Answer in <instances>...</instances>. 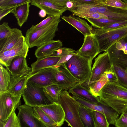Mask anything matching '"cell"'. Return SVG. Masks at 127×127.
I'll return each mask as SVG.
<instances>
[{
  "instance_id": "obj_1",
  "label": "cell",
  "mask_w": 127,
  "mask_h": 127,
  "mask_svg": "<svg viewBox=\"0 0 127 127\" xmlns=\"http://www.w3.org/2000/svg\"><path fill=\"white\" fill-rule=\"evenodd\" d=\"M99 97L101 102L119 114L127 108V88L118 82L107 83L100 90Z\"/></svg>"
},
{
  "instance_id": "obj_2",
  "label": "cell",
  "mask_w": 127,
  "mask_h": 127,
  "mask_svg": "<svg viewBox=\"0 0 127 127\" xmlns=\"http://www.w3.org/2000/svg\"><path fill=\"white\" fill-rule=\"evenodd\" d=\"M61 21L60 16L39 29L33 30L28 29L25 37L29 48L35 46L38 47L53 40Z\"/></svg>"
},
{
  "instance_id": "obj_3",
  "label": "cell",
  "mask_w": 127,
  "mask_h": 127,
  "mask_svg": "<svg viewBox=\"0 0 127 127\" xmlns=\"http://www.w3.org/2000/svg\"><path fill=\"white\" fill-rule=\"evenodd\" d=\"M93 33L98 41L100 53L107 51L115 44L127 37V25L109 29L93 28Z\"/></svg>"
},
{
  "instance_id": "obj_4",
  "label": "cell",
  "mask_w": 127,
  "mask_h": 127,
  "mask_svg": "<svg viewBox=\"0 0 127 127\" xmlns=\"http://www.w3.org/2000/svg\"><path fill=\"white\" fill-rule=\"evenodd\" d=\"M57 103L63 108L65 113V121L69 126L71 127H85L78 111L80 104L68 91L62 90L60 92Z\"/></svg>"
},
{
  "instance_id": "obj_5",
  "label": "cell",
  "mask_w": 127,
  "mask_h": 127,
  "mask_svg": "<svg viewBox=\"0 0 127 127\" xmlns=\"http://www.w3.org/2000/svg\"><path fill=\"white\" fill-rule=\"evenodd\" d=\"M92 61L90 58L83 57L77 53L65 63L67 69L78 83L82 84L89 79Z\"/></svg>"
},
{
  "instance_id": "obj_6",
  "label": "cell",
  "mask_w": 127,
  "mask_h": 127,
  "mask_svg": "<svg viewBox=\"0 0 127 127\" xmlns=\"http://www.w3.org/2000/svg\"><path fill=\"white\" fill-rule=\"evenodd\" d=\"M25 104L33 107L52 103L48 98L44 88L27 81L22 94Z\"/></svg>"
},
{
  "instance_id": "obj_7",
  "label": "cell",
  "mask_w": 127,
  "mask_h": 127,
  "mask_svg": "<svg viewBox=\"0 0 127 127\" xmlns=\"http://www.w3.org/2000/svg\"><path fill=\"white\" fill-rule=\"evenodd\" d=\"M22 95L7 92L0 94V120H7L14 110L21 105Z\"/></svg>"
},
{
  "instance_id": "obj_8",
  "label": "cell",
  "mask_w": 127,
  "mask_h": 127,
  "mask_svg": "<svg viewBox=\"0 0 127 127\" xmlns=\"http://www.w3.org/2000/svg\"><path fill=\"white\" fill-rule=\"evenodd\" d=\"M112 65L108 51H104L103 53L99 55L95 59L90 76L87 82V85L98 80L104 72Z\"/></svg>"
},
{
  "instance_id": "obj_9",
  "label": "cell",
  "mask_w": 127,
  "mask_h": 127,
  "mask_svg": "<svg viewBox=\"0 0 127 127\" xmlns=\"http://www.w3.org/2000/svg\"><path fill=\"white\" fill-rule=\"evenodd\" d=\"M29 48L25 36H22L12 48L0 54V63L6 67L9 66L14 58L19 56L26 58L27 56Z\"/></svg>"
},
{
  "instance_id": "obj_10",
  "label": "cell",
  "mask_w": 127,
  "mask_h": 127,
  "mask_svg": "<svg viewBox=\"0 0 127 127\" xmlns=\"http://www.w3.org/2000/svg\"><path fill=\"white\" fill-rule=\"evenodd\" d=\"M72 97L81 105L93 110L100 112L104 115L109 124L114 125L119 117V114L111 107L100 102L98 103L90 102L77 96Z\"/></svg>"
},
{
  "instance_id": "obj_11",
  "label": "cell",
  "mask_w": 127,
  "mask_h": 127,
  "mask_svg": "<svg viewBox=\"0 0 127 127\" xmlns=\"http://www.w3.org/2000/svg\"><path fill=\"white\" fill-rule=\"evenodd\" d=\"M57 70L55 77V84L61 90L67 91L78 82L67 69L65 63L56 65Z\"/></svg>"
},
{
  "instance_id": "obj_12",
  "label": "cell",
  "mask_w": 127,
  "mask_h": 127,
  "mask_svg": "<svg viewBox=\"0 0 127 127\" xmlns=\"http://www.w3.org/2000/svg\"><path fill=\"white\" fill-rule=\"evenodd\" d=\"M57 70L56 65L42 69L30 75L28 81L43 88L55 84V75Z\"/></svg>"
},
{
  "instance_id": "obj_13",
  "label": "cell",
  "mask_w": 127,
  "mask_h": 127,
  "mask_svg": "<svg viewBox=\"0 0 127 127\" xmlns=\"http://www.w3.org/2000/svg\"><path fill=\"white\" fill-rule=\"evenodd\" d=\"M17 115L21 127H46L34 115L33 107L25 104L17 108Z\"/></svg>"
},
{
  "instance_id": "obj_14",
  "label": "cell",
  "mask_w": 127,
  "mask_h": 127,
  "mask_svg": "<svg viewBox=\"0 0 127 127\" xmlns=\"http://www.w3.org/2000/svg\"><path fill=\"white\" fill-rule=\"evenodd\" d=\"M84 36L83 44L77 52L81 56L90 58L93 60L100 53L98 41L94 33Z\"/></svg>"
},
{
  "instance_id": "obj_15",
  "label": "cell",
  "mask_w": 127,
  "mask_h": 127,
  "mask_svg": "<svg viewBox=\"0 0 127 127\" xmlns=\"http://www.w3.org/2000/svg\"><path fill=\"white\" fill-rule=\"evenodd\" d=\"M31 5L46 11L48 16H60L68 10L66 7L56 4L52 0H31Z\"/></svg>"
},
{
  "instance_id": "obj_16",
  "label": "cell",
  "mask_w": 127,
  "mask_h": 127,
  "mask_svg": "<svg viewBox=\"0 0 127 127\" xmlns=\"http://www.w3.org/2000/svg\"><path fill=\"white\" fill-rule=\"evenodd\" d=\"M38 107L57 124L58 127H60L63 125L65 121V113L60 104L54 102Z\"/></svg>"
},
{
  "instance_id": "obj_17",
  "label": "cell",
  "mask_w": 127,
  "mask_h": 127,
  "mask_svg": "<svg viewBox=\"0 0 127 127\" xmlns=\"http://www.w3.org/2000/svg\"><path fill=\"white\" fill-rule=\"evenodd\" d=\"M26 58L22 56H17L13 59L10 65L6 67L11 76L31 72L32 68L28 66Z\"/></svg>"
},
{
  "instance_id": "obj_18",
  "label": "cell",
  "mask_w": 127,
  "mask_h": 127,
  "mask_svg": "<svg viewBox=\"0 0 127 127\" xmlns=\"http://www.w3.org/2000/svg\"><path fill=\"white\" fill-rule=\"evenodd\" d=\"M62 18L84 36L93 33V26L89 25L85 20L79 17L70 15L63 16Z\"/></svg>"
},
{
  "instance_id": "obj_19",
  "label": "cell",
  "mask_w": 127,
  "mask_h": 127,
  "mask_svg": "<svg viewBox=\"0 0 127 127\" xmlns=\"http://www.w3.org/2000/svg\"><path fill=\"white\" fill-rule=\"evenodd\" d=\"M98 13L103 14L112 19L127 20V9L110 7L104 4L99 7Z\"/></svg>"
},
{
  "instance_id": "obj_20",
  "label": "cell",
  "mask_w": 127,
  "mask_h": 127,
  "mask_svg": "<svg viewBox=\"0 0 127 127\" xmlns=\"http://www.w3.org/2000/svg\"><path fill=\"white\" fill-rule=\"evenodd\" d=\"M31 73L16 76L11 75L8 89L7 92L17 95H22Z\"/></svg>"
},
{
  "instance_id": "obj_21",
  "label": "cell",
  "mask_w": 127,
  "mask_h": 127,
  "mask_svg": "<svg viewBox=\"0 0 127 127\" xmlns=\"http://www.w3.org/2000/svg\"><path fill=\"white\" fill-rule=\"evenodd\" d=\"M62 45L60 40H51L37 47L35 55L37 59L51 56Z\"/></svg>"
},
{
  "instance_id": "obj_22",
  "label": "cell",
  "mask_w": 127,
  "mask_h": 127,
  "mask_svg": "<svg viewBox=\"0 0 127 127\" xmlns=\"http://www.w3.org/2000/svg\"><path fill=\"white\" fill-rule=\"evenodd\" d=\"M68 92L72 95L77 96L90 102L98 103L100 102L99 97H96L91 93L88 88L77 83L68 90Z\"/></svg>"
},
{
  "instance_id": "obj_23",
  "label": "cell",
  "mask_w": 127,
  "mask_h": 127,
  "mask_svg": "<svg viewBox=\"0 0 127 127\" xmlns=\"http://www.w3.org/2000/svg\"><path fill=\"white\" fill-rule=\"evenodd\" d=\"M60 59L59 57L54 56L37 59L31 65L32 70L30 75L42 69L56 66Z\"/></svg>"
},
{
  "instance_id": "obj_24",
  "label": "cell",
  "mask_w": 127,
  "mask_h": 127,
  "mask_svg": "<svg viewBox=\"0 0 127 127\" xmlns=\"http://www.w3.org/2000/svg\"><path fill=\"white\" fill-rule=\"evenodd\" d=\"M104 4L103 0H100L96 3L76 6L68 10L75 16L79 14L97 13L99 7Z\"/></svg>"
},
{
  "instance_id": "obj_25",
  "label": "cell",
  "mask_w": 127,
  "mask_h": 127,
  "mask_svg": "<svg viewBox=\"0 0 127 127\" xmlns=\"http://www.w3.org/2000/svg\"><path fill=\"white\" fill-rule=\"evenodd\" d=\"M30 2L16 7L12 13L17 19L18 24L21 28L28 19L30 11Z\"/></svg>"
},
{
  "instance_id": "obj_26",
  "label": "cell",
  "mask_w": 127,
  "mask_h": 127,
  "mask_svg": "<svg viewBox=\"0 0 127 127\" xmlns=\"http://www.w3.org/2000/svg\"><path fill=\"white\" fill-rule=\"evenodd\" d=\"M23 35L22 31L18 29L12 35L0 40V54L12 48Z\"/></svg>"
},
{
  "instance_id": "obj_27",
  "label": "cell",
  "mask_w": 127,
  "mask_h": 127,
  "mask_svg": "<svg viewBox=\"0 0 127 127\" xmlns=\"http://www.w3.org/2000/svg\"><path fill=\"white\" fill-rule=\"evenodd\" d=\"M108 52L113 64H116L125 70L127 68V54L117 49Z\"/></svg>"
},
{
  "instance_id": "obj_28",
  "label": "cell",
  "mask_w": 127,
  "mask_h": 127,
  "mask_svg": "<svg viewBox=\"0 0 127 127\" xmlns=\"http://www.w3.org/2000/svg\"><path fill=\"white\" fill-rule=\"evenodd\" d=\"M92 110L80 104L78 111L81 120L85 127H95Z\"/></svg>"
},
{
  "instance_id": "obj_29",
  "label": "cell",
  "mask_w": 127,
  "mask_h": 127,
  "mask_svg": "<svg viewBox=\"0 0 127 127\" xmlns=\"http://www.w3.org/2000/svg\"><path fill=\"white\" fill-rule=\"evenodd\" d=\"M11 75L3 65L0 64V94L7 91L10 84Z\"/></svg>"
},
{
  "instance_id": "obj_30",
  "label": "cell",
  "mask_w": 127,
  "mask_h": 127,
  "mask_svg": "<svg viewBox=\"0 0 127 127\" xmlns=\"http://www.w3.org/2000/svg\"><path fill=\"white\" fill-rule=\"evenodd\" d=\"M77 53V51L71 48L62 47L58 49L52 56L60 57V60L57 65H58L66 63Z\"/></svg>"
},
{
  "instance_id": "obj_31",
  "label": "cell",
  "mask_w": 127,
  "mask_h": 127,
  "mask_svg": "<svg viewBox=\"0 0 127 127\" xmlns=\"http://www.w3.org/2000/svg\"><path fill=\"white\" fill-rule=\"evenodd\" d=\"M32 107L35 116L46 127H57V124L39 107Z\"/></svg>"
},
{
  "instance_id": "obj_32",
  "label": "cell",
  "mask_w": 127,
  "mask_h": 127,
  "mask_svg": "<svg viewBox=\"0 0 127 127\" xmlns=\"http://www.w3.org/2000/svg\"><path fill=\"white\" fill-rule=\"evenodd\" d=\"M109 81L104 73L97 81L88 85V88L93 95L96 97H99L100 90Z\"/></svg>"
},
{
  "instance_id": "obj_33",
  "label": "cell",
  "mask_w": 127,
  "mask_h": 127,
  "mask_svg": "<svg viewBox=\"0 0 127 127\" xmlns=\"http://www.w3.org/2000/svg\"><path fill=\"white\" fill-rule=\"evenodd\" d=\"M47 96L52 103H57L60 92L62 91L57 85H52L44 88Z\"/></svg>"
},
{
  "instance_id": "obj_34",
  "label": "cell",
  "mask_w": 127,
  "mask_h": 127,
  "mask_svg": "<svg viewBox=\"0 0 127 127\" xmlns=\"http://www.w3.org/2000/svg\"><path fill=\"white\" fill-rule=\"evenodd\" d=\"M85 19L90 22L92 26L97 29H101L110 24L125 21L116 20L109 18L95 19L86 18Z\"/></svg>"
},
{
  "instance_id": "obj_35",
  "label": "cell",
  "mask_w": 127,
  "mask_h": 127,
  "mask_svg": "<svg viewBox=\"0 0 127 127\" xmlns=\"http://www.w3.org/2000/svg\"><path fill=\"white\" fill-rule=\"evenodd\" d=\"M95 127H110L105 116L98 112L92 110Z\"/></svg>"
},
{
  "instance_id": "obj_36",
  "label": "cell",
  "mask_w": 127,
  "mask_h": 127,
  "mask_svg": "<svg viewBox=\"0 0 127 127\" xmlns=\"http://www.w3.org/2000/svg\"><path fill=\"white\" fill-rule=\"evenodd\" d=\"M113 69L116 73L118 79V82L127 88V72L120 66L113 64Z\"/></svg>"
},
{
  "instance_id": "obj_37",
  "label": "cell",
  "mask_w": 127,
  "mask_h": 127,
  "mask_svg": "<svg viewBox=\"0 0 127 127\" xmlns=\"http://www.w3.org/2000/svg\"><path fill=\"white\" fill-rule=\"evenodd\" d=\"M17 28H11L7 22H4L0 26V40L9 37L18 30Z\"/></svg>"
},
{
  "instance_id": "obj_38",
  "label": "cell",
  "mask_w": 127,
  "mask_h": 127,
  "mask_svg": "<svg viewBox=\"0 0 127 127\" xmlns=\"http://www.w3.org/2000/svg\"><path fill=\"white\" fill-rule=\"evenodd\" d=\"M31 0H0V9L15 7L23 4L31 2Z\"/></svg>"
},
{
  "instance_id": "obj_39",
  "label": "cell",
  "mask_w": 127,
  "mask_h": 127,
  "mask_svg": "<svg viewBox=\"0 0 127 127\" xmlns=\"http://www.w3.org/2000/svg\"><path fill=\"white\" fill-rule=\"evenodd\" d=\"M15 110H14L6 121L4 127H21Z\"/></svg>"
},
{
  "instance_id": "obj_40",
  "label": "cell",
  "mask_w": 127,
  "mask_h": 127,
  "mask_svg": "<svg viewBox=\"0 0 127 127\" xmlns=\"http://www.w3.org/2000/svg\"><path fill=\"white\" fill-rule=\"evenodd\" d=\"M104 4L106 5L115 7L127 9V4L120 0H103Z\"/></svg>"
},
{
  "instance_id": "obj_41",
  "label": "cell",
  "mask_w": 127,
  "mask_h": 127,
  "mask_svg": "<svg viewBox=\"0 0 127 127\" xmlns=\"http://www.w3.org/2000/svg\"><path fill=\"white\" fill-rule=\"evenodd\" d=\"M60 16H48L46 18L40 23L36 25H32L29 29L30 30H33L39 29L45 26Z\"/></svg>"
},
{
  "instance_id": "obj_42",
  "label": "cell",
  "mask_w": 127,
  "mask_h": 127,
  "mask_svg": "<svg viewBox=\"0 0 127 127\" xmlns=\"http://www.w3.org/2000/svg\"><path fill=\"white\" fill-rule=\"evenodd\" d=\"M104 73L108 80L109 82H117L118 79L117 75L114 71L112 66L105 71Z\"/></svg>"
},
{
  "instance_id": "obj_43",
  "label": "cell",
  "mask_w": 127,
  "mask_h": 127,
  "mask_svg": "<svg viewBox=\"0 0 127 127\" xmlns=\"http://www.w3.org/2000/svg\"><path fill=\"white\" fill-rule=\"evenodd\" d=\"M76 16H78V17L84 19L86 18L95 19L108 18V17L106 15L103 14L98 13L77 14Z\"/></svg>"
},
{
  "instance_id": "obj_44",
  "label": "cell",
  "mask_w": 127,
  "mask_h": 127,
  "mask_svg": "<svg viewBox=\"0 0 127 127\" xmlns=\"http://www.w3.org/2000/svg\"><path fill=\"white\" fill-rule=\"evenodd\" d=\"M71 0L73 3V7L77 5L96 3L100 1V0Z\"/></svg>"
},
{
  "instance_id": "obj_45",
  "label": "cell",
  "mask_w": 127,
  "mask_h": 127,
  "mask_svg": "<svg viewBox=\"0 0 127 127\" xmlns=\"http://www.w3.org/2000/svg\"><path fill=\"white\" fill-rule=\"evenodd\" d=\"M114 125L115 127H127V117L121 114L116 120Z\"/></svg>"
},
{
  "instance_id": "obj_46",
  "label": "cell",
  "mask_w": 127,
  "mask_h": 127,
  "mask_svg": "<svg viewBox=\"0 0 127 127\" xmlns=\"http://www.w3.org/2000/svg\"><path fill=\"white\" fill-rule=\"evenodd\" d=\"M127 25V20L110 24L103 27L101 29H109L118 28Z\"/></svg>"
},
{
  "instance_id": "obj_47",
  "label": "cell",
  "mask_w": 127,
  "mask_h": 127,
  "mask_svg": "<svg viewBox=\"0 0 127 127\" xmlns=\"http://www.w3.org/2000/svg\"><path fill=\"white\" fill-rule=\"evenodd\" d=\"M15 7L7 8L0 9V21L5 16L10 13H12Z\"/></svg>"
},
{
  "instance_id": "obj_48",
  "label": "cell",
  "mask_w": 127,
  "mask_h": 127,
  "mask_svg": "<svg viewBox=\"0 0 127 127\" xmlns=\"http://www.w3.org/2000/svg\"><path fill=\"white\" fill-rule=\"evenodd\" d=\"M54 3L60 6L67 8V4L69 0H52Z\"/></svg>"
},
{
  "instance_id": "obj_49",
  "label": "cell",
  "mask_w": 127,
  "mask_h": 127,
  "mask_svg": "<svg viewBox=\"0 0 127 127\" xmlns=\"http://www.w3.org/2000/svg\"><path fill=\"white\" fill-rule=\"evenodd\" d=\"M38 14L39 16L42 18L45 17L47 14L46 11L43 9H40Z\"/></svg>"
},
{
  "instance_id": "obj_50",
  "label": "cell",
  "mask_w": 127,
  "mask_h": 127,
  "mask_svg": "<svg viewBox=\"0 0 127 127\" xmlns=\"http://www.w3.org/2000/svg\"><path fill=\"white\" fill-rule=\"evenodd\" d=\"M122 51L124 54H127V42L124 44H123Z\"/></svg>"
},
{
  "instance_id": "obj_51",
  "label": "cell",
  "mask_w": 127,
  "mask_h": 127,
  "mask_svg": "<svg viewBox=\"0 0 127 127\" xmlns=\"http://www.w3.org/2000/svg\"><path fill=\"white\" fill-rule=\"evenodd\" d=\"M6 121H4L0 120V127H4Z\"/></svg>"
},
{
  "instance_id": "obj_52",
  "label": "cell",
  "mask_w": 127,
  "mask_h": 127,
  "mask_svg": "<svg viewBox=\"0 0 127 127\" xmlns=\"http://www.w3.org/2000/svg\"><path fill=\"white\" fill-rule=\"evenodd\" d=\"M122 114L124 116L127 117V108L125 110Z\"/></svg>"
},
{
  "instance_id": "obj_53",
  "label": "cell",
  "mask_w": 127,
  "mask_h": 127,
  "mask_svg": "<svg viewBox=\"0 0 127 127\" xmlns=\"http://www.w3.org/2000/svg\"><path fill=\"white\" fill-rule=\"evenodd\" d=\"M123 1L127 4V0H124Z\"/></svg>"
},
{
  "instance_id": "obj_54",
  "label": "cell",
  "mask_w": 127,
  "mask_h": 127,
  "mask_svg": "<svg viewBox=\"0 0 127 127\" xmlns=\"http://www.w3.org/2000/svg\"><path fill=\"white\" fill-rule=\"evenodd\" d=\"M125 71L127 72V68H126L125 69Z\"/></svg>"
},
{
  "instance_id": "obj_55",
  "label": "cell",
  "mask_w": 127,
  "mask_h": 127,
  "mask_svg": "<svg viewBox=\"0 0 127 127\" xmlns=\"http://www.w3.org/2000/svg\"></svg>"
},
{
  "instance_id": "obj_56",
  "label": "cell",
  "mask_w": 127,
  "mask_h": 127,
  "mask_svg": "<svg viewBox=\"0 0 127 127\" xmlns=\"http://www.w3.org/2000/svg\"></svg>"
}]
</instances>
